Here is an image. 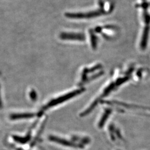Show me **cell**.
I'll return each instance as SVG.
<instances>
[{"instance_id":"cell-1","label":"cell","mask_w":150,"mask_h":150,"mask_svg":"<svg viewBox=\"0 0 150 150\" xmlns=\"http://www.w3.org/2000/svg\"><path fill=\"white\" fill-rule=\"evenodd\" d=\"M106 13L103 10H99L97 11H91L87 13H67L65 16L71 18H90L95 17L101 16Z\"/></svg>"},{"instance_id":"cell-2","label":"cell","mask_w":150,"mask_h":150,"mask_svg":"<svg viewBox=\"0 0 150 150\" xmlns=\"http://www.w3.org/2000/svg\"><path fill=\"white\" fill-rule=\"evenodd\" d=\"M59 38L62 40H78L83 41L85 40V36L81 33H62L59 35Z\"/></svg>"},{"instance_id":"cell-3","label":"cell","mask_w":150,"mask_h":150,"mask_svg":"<svg viewBox=\"0 0 150 150\" xmlns=\"http://www.w3.org/2000/svg\"><path fill=\"white\" fill-rule=\"evenodd\" d=\"M82 92V90H77V91H74V92H72L70 93L67 94V95H65L64 96L61 97H59V98H57V100H54L52 101V102H50L48 103L47 106H46V107H51V106H54L56 105H57L59 104L60 102H63L64 101L67 100L68 98H70L71 97H72L75 96V95H76L77 94H79L80 93V92Z\"/></svg>"},{"instance_id":"cell-4","label":"cell","mask_w":150,"mask_h":150,"mask_svg":"<svg viewBox=\"0 0 150 150\" xmlns=\"http://www.w3.org/2000/svg\"><path fill=\"white\" fill-rule=\"evenodd\" d=\"M149 31H150V27L149 26H146L145 27L142 38L141 40V47L142 50H144L147 46V41H148V38H149Z\"/></svg>"},{"instance_id":"cell-5","label":"cell","mask_w":150,"mask_h":150,"mask_svg":"<svg viewBox=\"0 0 150 150\" xmlns=\"http://www.w3.org/2000/svg\"><path fill=\"white\" fill-rule=\"evenodd\" d=\"M90 35L91 38V42L93 49L95 50L97 47V38L95 36L94 32L92 30L90 31Z\"/></svg>"},{"instance_id":"cell-6","label":"cell","mask_w":150,"mask_h":150,"mask_svg":"<svg viewBox=\"0 0 150 150\" xmlns=\"http://www.w3.org/2000/svg\"><path fill=\"white\" fill-rule=\"evenodd\" d=\"M102 27H97L95 29V32H97V33H99V32H100L102 31Z\"/></svg>"},{"instance_id":"cell-7","label":"cell","mask_w":150,"mask_h":150,"mask_svg":"<svg viewBox=\"0 0 150 150\" xmlns=\"http://www.w3.org/2000/svg\"><path fill=\"white\" fill-rule=\"evenodd\" d=\"M98 3H99V5L101 6V7L102 8V7H103V2H102V0H98Z\"/></svg>"},{"instance_id":"cell-8","label":"cell","mask_w":150,"mask_h":150,"mask_svg":"<svg viewBox=\"0 0 150 150\" xmlns=\"http://www.w3.org/2000/svg\"><path fill=\"white\" fill-rule=\"evenodd\" d=\"M143 1H146V0H143Z\"/></svg>"}]
</instances>
